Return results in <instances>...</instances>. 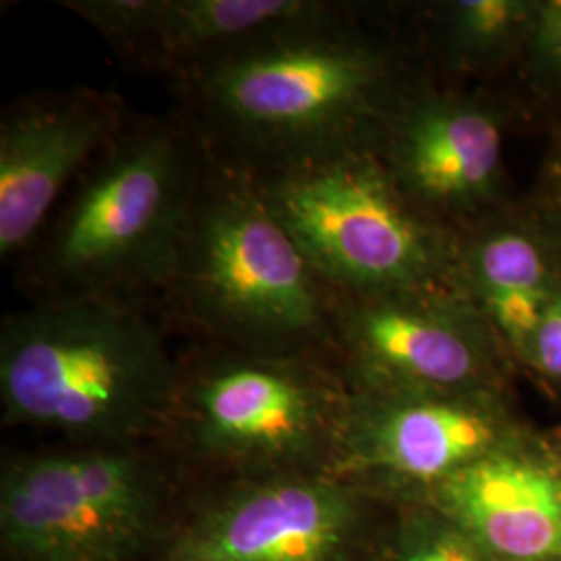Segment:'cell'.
Segmentation results:
<instances>
[{
    "mask_svg": "<svg viewBox=\"0 0 561 561\" xmlns=\"http://www.w3.org/2000/svg\"><path fill=\"white\" fill-rule=\"evenodd\" d=\"M493 561H561V479L500 449L426 493Z\"/></svg>",
    "mask_w": 561,
    "mask_h": 561,
    "instance_id": "5bb4252c",
    "label": "cell"
},
{
    "mask_svg": "<svg viewBox=\"0 0 561 561\" xmlns=\"http://www.w3.org/2000/svg\"><path fill=\"white\" fill-rule=\"evenodd\" d=\"M206 161L181 115L129 119L21 256L36 298L161 300Z\"/></svg>",
    "mask_w": 561,
    "mask_h": 561,
    "instance_id": "7a4b0ae2",
    "label": "cell"
},
{
    "mask_svg": "<svg viewBox=\"0 0 561 561\" xmlns=\"http://www.w3.org/2000/svg\"><path fill=\"white\" fill-rule=\"evenodd\" d=\"M167 472L141 443L11 456L0 539L13 561H131L152 541Z\"/></svg>",
    "mask_w": 561,
    "mask_h": 561,
    "instance_id": "52a82bcc",
    "label": "cell"
},
{
    "mask_svg": "<svg viewBox=\"0 0 561 561\" xmlns=\"http://www.w3.org/2000/svg\"><path fill=\"white\" fill-rule=\"evenodd\" d=\"M350 389V387H347ZM503 426L474 393H375L350 389L333 479L381 481L424 493L503 449Z\"/></svg>",
    "mask_w": 561,
    "mask_h": 561,
    "instance_id": "8fae6325",
    "label": "cell"
},
{
    "mask_svg": "<svg viewBox=\"0 0 561 561\" xmlns=\"http://www.w3.org/2000/svg\"><path fill=\"white\" fill-rule=\"evenodd\" d=\"M350 389L331 356L213 345L181 362L162 439L236 479L331 474Z\"/></svg>",
    "mask_w": 561,
    "mask_h": 561,
    "instance_id": "5b68a950",
    "label": "cell"
},
{
    "mask_svg": "<svg viewBox=\"0 0 561 561\" xmlns=\"http://www.w3.org/2000/svg\"><path fill=\"white\" fill-rule=\"evenodd\" d=\"M161 301L213 345L264 356L333 354L340 294L254 178L210 150Z\"/></svg>",
    "mask_w": 561,
    "mask_h": 561,
    "instance_id": "277c9868",
    "label": "cell"
},
{
    "mask_svg": "<svg viewBox=\"0 0 561 561\" xmlns=\"http://www.w3.org/2000/svg\"><path fill=\"white\" fill-rule=\"evenodd\" d=\"M524 4L510 0H460L447 7L449 38L460 53H481L502 41Z\"/></svg>",
    "mask_w": 561,
    "mask_h": 561,
    "instance_id": "e0dca14e",
    "label": "cell"
},
{
    "mask_svg": "<svg viewBox=\"0 0 561 561\" xmlns=\"http://www.w3.org/2000/svg\"><path fill=\"white\" fill-rule=\"evenodd\" d=\"M382 561H493L460 524L424 503L401 518Z\"/></svg>",
    "mask_w": 561,
    "mask_h": 561,
    "instance_id": "2e32d148",
    "label": "cell"
},
{
    "mask_svg": "<svg viewBox=\"0 0 561 561\" xmlns=\"http://www.w3.org/2000/svg\"><path fill=\"white\" fill-rule=\"evenodd\" d=\"M360 493L324 474L233 479L152 561H354Z\"/></svg>",
    "mask_w": 561,
    "mask_h": 561,
    "instance_id": "ba28073f",
    "label": "cell"
},
{
    "mask_svg": "<svg viewBox=\"0 0 561 561\" xmlns=\"http://www.w3.org/2000/svg\"><path fill=\"white\" fill-rule=\"evenodd\" d=\"M549 298H551V291H533V294L493 296L482 301L503 335L514 341L522 350L530 352V345L539 331L542 312Z\"/></svg>",
    "mask_w": 561,
    "mask_h": 561,
    "instance_id": "ac0fdd59",
    "label": "cell"
},
{
    "mask_svg": "<svg viewBox=\"0 0 561 561\" xmlns=\"http://www.w3.org/2000/svg\"><path fill=\"white\" fill-rule=\"evenodd\" d=\"M389 55L352 27L350 9L241 42L173 78L206 148L250 173L377 150L403 99Z\"/></svg>",
    "mask_w": 561,
    "mask_h": 561,
    "instance_id": "6da1fadb",
    "label": "cell"
},
{
    "mask_svg": "<svg viewBox=\"0 0 561 561\" xmlns=\"http://www.w3.org/2000/svg\"><path fill=\"white\" fill-rule=\"evenodd\" d=\"M180 366L146 308L36 300L0 324L2 422L78 445L162 439Z\"/></svg>",
    "mask_w": 561,
    "mask_h": 561,
    "instance_id": "3957f363",
    "label": "cell"
},
{
    "mask_svg": "<svg viewBox=\"0 0 561 561\" xmlns=\"http://www.w3.org/2000/svg\"><path fill=\"white\" fill-rule=\"evenodd\" d=\"M468 275L482 300L547 289L541 250L520 233H497L468 254Z\"/></svg>",
    "mask_w": 561,
    "mask_h": 561,
    "instance_id": "9a60e30c",
    "label": "cell"
},
{
    "mask_svg": "<svg viewBox=\"0 0 561 561\" xmlns=\"http://www.w3.org/2000/svg\"><path fill=\"white\" fill-rule=\"evenodd\" d=\"M331 356L350 389L375 393H474L484 373L479 335L437 283L340 294Z\"/></svg>",
    "mask_w": 561,
    "mask_h": 561,
    "instance_id": "9c48e42d",
    "label": "cell"
},
{
    "mask_svg": "<svg viewBox=\"0 0 561 561\" xmlns=\"http://www.w3.org/2000/svg\"><path fill=\"white\" fill-rule=\"evenodd\" d=\"M528 356L537 362L547 377L561 381V289L551 294L545 306Z\"/></svg>",
    "mask_w": 561,
    "mask_h": 561,
    "instance_id": "d6986e66",
    "label": "cell"
},
{
    "mask_svg": "<svg viewBox=\"0 0 561 561\" xmlns=\"http://www.w3.org/2000/svg\"><path fill=\"white\" fill-rule=\"evenodd\" d=\"M377 154L421 210H463L493 185L502 162V131L493 115L472 102L403 99Z\"/></svg>",
    "mask_w": 561,
    "mask_h": 561,
    "instance_id": "4fadbf2b",
    "label": "cell"
},
{
    "mask_svg": "<svg viewBox=\"0 0 561 561\" xmlns=\"http://www.w3.org/2000/svg\"><path fill=\"white\" fill-rule=\"evenodd\" d=\"M558 185L553 190V198H551V222L558 231V240L561 241V173L558 178Z\"/></svg>",
    "mask_w": 561,
    "mask_h": 561,
    "instance_id": "44dd1931",
    "label": "cell"
},
{
    "mask_svg": "<svg viewBox=\"0 0 561 561\" xmlns=\"http://www.w3.org/2000/svg\"><path fill=\"white\" fill-rule=\"evenodd\" d=\"M537 44L542 57L551 60L561 71V0L542 4L539 11Z\"/></svg>",
    "mask_w": 561,
    "mask_h": 561,
    "instance_id": "ffe728a7",
    "label": "cell"
},
{
    "mask_svg": "<svg viewBox=\"0 0 561 561\" xmlns=\"http://www.w3.org/2000/svg\"><path fill=\"white\" fill-rule=\"evenodd\" d=\"M88 21L123 62L169 80L241 42L329 20L327 0H62Z\"/></svg>",
    "mask_w": 561,
    "mask_h": 561,
    "instance_id": "7c38bea8",
    "label": "cell"
},
{
    "mask_svg": "<svg viewBox=\"0 0 561 561\" xmlns=\"http://www.w3.org/2000/svg\"><path fill=\"white\" fill-rule=\"evenodd\" d=\"M250 175L337 294H379L451 277V241L401 192L377 150Z\"/></svg>",
    "mask_w": 561,
    "mask_h": 561,
    "instance_id": "8992f818",
    "label": "cell"
},
{
    "mask_svg": "<svg viewBox=\"0 0 561 561\" xmlns=\"http://www.w3.org/2000/svg\"><path fill=\"white\" fill-rule=\"evenodd\" d=\"M113 90L67 88L11 102L0 119V256H23L81 173L129 123Z\"/></svg>",
    "mask_w": 561,
    "mask_h": 561,
    "instance_id": "30bf717a",
    "label": "cell"
}]
</instances>
